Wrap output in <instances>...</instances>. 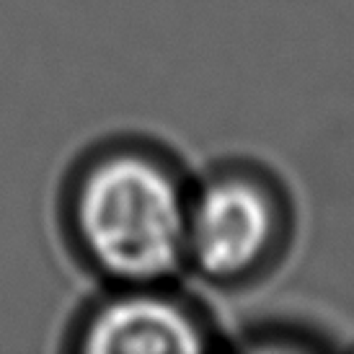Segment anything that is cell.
<instances>
[{
  "label": "cell",
  "mask_w": 354,
  "mask_h": 354,
  "mask_svg": "<svg viewBox=\"0 0 354 354\" xmlns=\"http://www.w3.org/2000/svg\"><path fill=\"white\" fill-rule=\"evenodd\" d=\"M192 181L176 150L150 135L91 142L68 163L55 199L65 254L99 285L178 279Z\"/></svg>",
  "instance_id": "6da1fadb"
},
{
  "label": "cell",
  "mask_w": 354,
  "mask_h": 354,
  "mask_svg": "<svg viewBox=\"0 0 354 354\" xmlns=\"http://www.w3.org/2000/svg\"><path fill=\"white\" fill-rule=\"evenodd\" d=\"M295 230L285 181L254 158H223L192 181L187 272L217 290H246L285 264Z\"/></svg>",
  "instance_id": "7a4b0ae2"
},
{
  "label": "cell",
  "mask_w": 354,
  "mask_h": 354,
  "mask_svg": "<svg viewBox=\"0 0 354 354\" xmlns=\"http://www.w3.org/2000/svg\"><path fill=\"white\" fill-rule=\"evenodd\" d=\"M223 346V331L176 279L99 285L62 326V349L78 354H194Z\"/></svg>",
  "instance_id": "3957f363"
}]
</instances>
